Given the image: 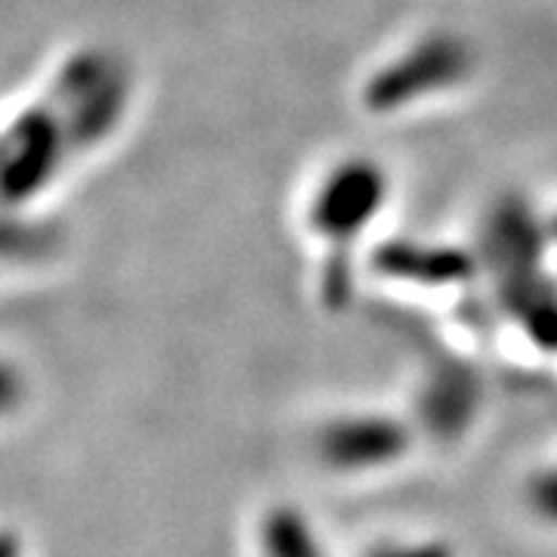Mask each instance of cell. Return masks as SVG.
<instances>
[{
  "mask_svg": "<svg viewBox=\"0 0 557 557\" xmlns=\"http://www.w3.org/2000/svg\"><path fill=\"white\" fill-rule=\"evenodd\" d=\"M471 50L456 38H431L409 50L403 60L387 65L366 87V106L387 112L418 100L431 90L449 87L468 75Z\"/></svg>",
  "mask_w": 557,
  "mask_h": 557,
  "instance_id": "obj_1",
  "label": "cell"
},
{
  "mask_svg": "<svg viewBox=\"0 0 557 557\" xmlns=\"http://www.w3.org/2000/svg\"><path fill=\"white\" fill-rule=\"evenodd\" d=\"M406 446V431L387 418H344L322 440L325 458L338 468H375L394 461Z\"/></svg>",
  "mask_w": 557,
  "mask_h": 557,
  "instance_id": "obj_4",
  "label": "cell"
},
{
  "mask_svg": "<svg viewBox=\"0 0 557 557\" xmlns=\"http://www.w3.org/2000/svg\"><path fill=\"white\" fill-rule=\"evenodd\" d=\"M322 292L329 304H341V300L350 298V258L344 251H335L332 260L325 263V273H322Z\"/></svg>",
  "mask_w": 557,
  "mask_h": 557,
  "instance_id": "obj_9",
  "label": "cell"
},
{
  "mask_svg": "<svg viewBox=\"0 0 557 557\" xmlns=\"http://www.w3.org/2000/svg\"><path fill=\"white\" fill-rule=\"evenodd\" d=\"M375 267L387 276L416 278V282H431V285H446V282H461L471 276V260L453 248H421L409 242H391L375 255Z\"/></svg>",
  "mask_w": 557,
  "mask_h": 557,
  "instance_id": "obj_5",
  "label": "cell"
},
{
  "mask_svg": "<svg viewBox=\"0 0 557 557\" xmlns=\"http://www.w3.org/2000/svg\"><path fill=\"white\" fill-rule=\"evenodd\" d=\"M384 174L369 161H350L338 168L313 201V230L329 239H354L384 201Z\"/></svg>",
  "mask_w": 557,
  "mask_h": 557,
  "instance_id": "obj_2",
  "label": "cell"
},
{
  "mask_svg": "<svg viewBox=\"0 0 557 557\" xmlns=\"http://www.w3.org/2000/svg\"><path fill=\"white\" fill-rule=\"evenodd\" d=\"M267 557H319V545L310 527L288 511H276L263 527Z\"/></svg>",
  "mask_w": 557,
  "mask_h": 557,
  "instance_id": "obj_7",
  "label": "cell"
},
{
  "mask_svg": "<svg viewBox=\"0 0 557 557\" xmlns=\"http://www.w3.org/2000/svg\"><path fill=\"white\" fill-rule=\"evenodd\" d=\"M65 131L47 109L25 112L7 134V164H3V193L7 201L32 199L57 171Z\"/></svg>",
  "mask_w": 557,
  "mask_h": 557,
  "instance_id": "obj_3",
  "label": "cell"
},
{
  "mask_svg": "<svg viewBox=\"0 0 557 557\" xmlns=\"http://www.w3.org/2000/svg\"><path fill=\"white\" fill-rule=\"evenodd\" d=\"M555 236H557V220H555Z\"/></svg>",
  "mask_w": 557,
  "mask_h": 557,
  "instance_id": "obj_11",
  "label": "cell"
},
{
  "mask_svg": "<svg viewBox=\"0 0 557 557\" xmlns=\"http://www.w3.org/2000/svg\"><path fill=\"white\" fill-rule=\"evenodd\" d=\"M115 65L106 60L102 53H78L75 60H69V65L60 72L57 78V100L75 106L78 100H84L97 84H100Z\"/></svg>",
  "mask_w": 557,
  "mask_h": 557,
  "instance_id": "obj_8",
  "label": "cell"
},
{
  "mask_svg": "<svg viewBox=\"0 0 557 557\" xmlns=\"http://www.w3.org/2000/svg\"><path fill=\"white\" fill-rule=\"evenodd\" d=\"M391 557H443V552H437V548H416V552H399V555Z\"/></svg>",
  "mask_w": 557,
  "mask_h": 557,
  "instance_id": "obj_10",
  "label": "cell"
},
{
  "mask_svg": "<svg viewBox=\"0 0 557 557\" xmlns=\"http://www.w3.org/2000/svg\"><path fill=\"white\" fill-rule=\"evenodd\" d=\"M124 100H127V81L119 69H112L84 100L72 106V121L65 127V139L72 146H90L106 137L109 127L119 121Z\"/></svg>",
  "mask_w": 557,
  "mask_h": 557,
  "instance_id": "obj_6",
  "label": "cell"
}]
</instances>
